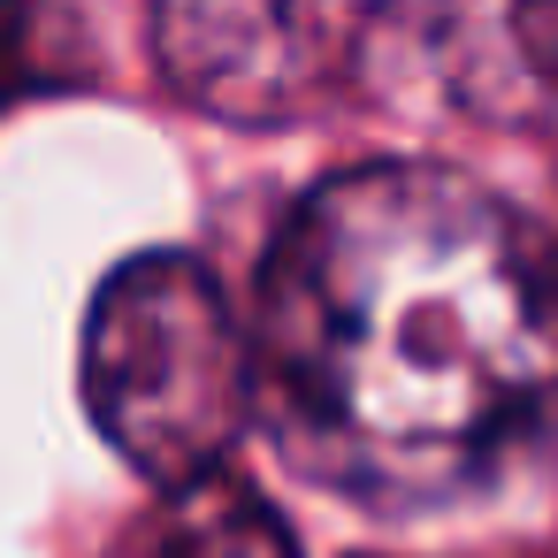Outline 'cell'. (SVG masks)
<instances>
[{
	"mask_svg": "<svg viewBox=\"0 0 558 558\" xmlns=\"http://www.w3.org/2000/svg\"><path fill=\"white\" fill-rule=\"evenodd\" d=\"M383 16L367 9H230V0H177L154 9L161 77L222 116V123H291L314 116L360 62V39Z\"/></svg>",
	"mask_w": 558,
	"mask_h": 558,
	"instance_id": "3957f363",
	"label": "cell"
},
{
	"mask_svg": "<svg viewBox=\"0 0 558 558\" xmlns=\"http://www.w3.org/2000/svg\"><path fill=\"white\" fill-rule=\"evenodd\" d=\"M245 344L306 482L436 512L558 421V238L444 161L337 169L283 215Z\"/></svg>",
	"mask_w": 558,
	"mask_h": 558,
	"instance_id": "6da1fadb",
	"label": "cell"
},
{
	"mask_svg": "<svg viewBox=\"0 0 558 558\" xmlns=\"http://www.w3.org/2000/svg\"><path fill=\"white\" fill-rule=\"evenodd\" d=\"M70 39V16H47V9H0V116L16 100H39V93H62L77 85V54H62Z\"/></svg>",
	"mask_w": 558,
	"mask_h": 558,
	"instance_id": "5b68a950",
	"label": "cell"
},
{
	"mask_svg": "<svg viewBox=\"0 0 558 558\" xmlns=\"http://www.w3.org/2000/svg\"><path fill=\"white\" fill-rule=\"evenodd\" d=\"M100 558H299V535L238 466H222L161 489L138 520L116 527Z\"/></svg>",
	"mask_w": 558,
	"mask_h": 558,
	"instance_id": "277c9868",
	"label": "cell"
},
{
	"mask_svg": "<svg viewBox=\"0 0 558 558\" xmlns=\"http://www.w3.org/2000/svg\"><path fill=\"white\" fill-rule=\"evenodd\" d=\"M77 383L93 428L161 489L222 474L253 428V344L199 253H138L93 291Z\"/></svg>",
	"mask_w": 558,
	"mask_h": 558,
	"instance_id": "7a4b0ae2",
	"label": "cell"
},
{
	"mask_svg": "<svg viewBox=\"0 0 558 558\" xmlns=\"http://www.w3.org/2000/svg\"><path fill=\"white\" fill-rule=\"evenodd\" d=\"M505 39L520 47V70L558 100V0H535V9H512L505 16Z\"/></svg>",
	"mask_w": 558,
	"mask_h": 558,
	"instance_id": "8992f818",
	"label": "cell"
}]
</instances>
